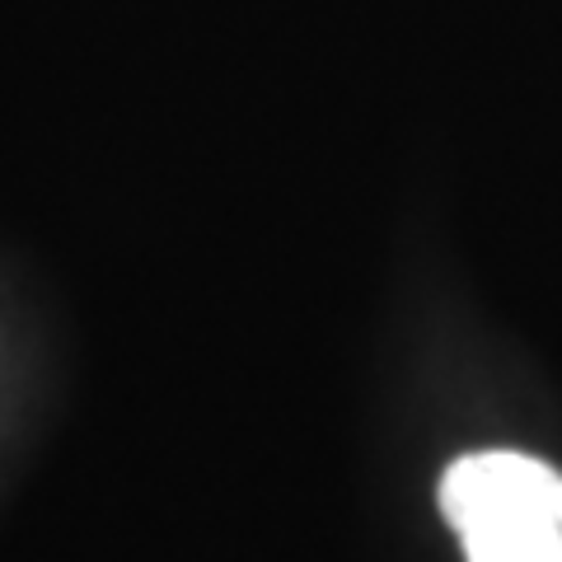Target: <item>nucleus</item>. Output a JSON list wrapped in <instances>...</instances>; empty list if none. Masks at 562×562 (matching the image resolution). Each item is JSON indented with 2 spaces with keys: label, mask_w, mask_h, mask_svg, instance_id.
I'll return each instance as SVG.
<instances>
[{
  "label": "nucleus",
  "mask_w": 562,
  "mask_h": 562,
  "mask_svg": "<svg viewBox=\"0 0 562 562\" xmlns=\"http://www.w3.org/2000/svg\"><path fill=\"white\" fill-rule=\"evenodd\" d=\"M441 512L469 562H562V473L516 450L454 460Z\"/></svg>",
  "instance_id": "1"
}]
</instances>
